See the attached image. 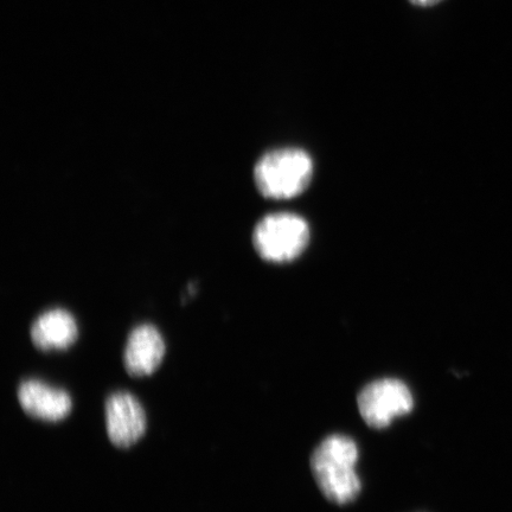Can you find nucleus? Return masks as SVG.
<instances>
[{
	"instance_id": "f257e3e1",
	"label": "nucleus",
	"mask_w": 512,
	"mask_h": 512,
	"mask_svg": "<svg viewBox=\"0 0 512 512\" xmlns=\"http://www.w3.org/2000/svg\"><path fill=\"white\" fill-rule=\"evenodd\" d=\"M357 460V445L347 435H330L313 451V478L331 503L348 504L360 495L362 485L355 470Z\"/></svg>"
},
{
	"instance_id": "f03ea898",
	"label": "nucleus",
	"mask_w": 512,
	"mask_h": 512,
	"mask_svg": "<svg viewBox=\"0 0 512 512\" xmlns=\"http://www.w3.org/2000/svg\"><path fill=\"white\" fill-rule=\"evenodd\" d=\"M312 176V158L296 147L265 153L254 169L256 188L262 196L272 200L297 197L309 187Z\"/></svg>"
},
{
	"instance_id": "7ed1b4c3",
	"label": "nucleus",
	"mask_w": 512,
	"mask_h": 512,
	"mask_svg": "<svg viewBox=\"0 0 512 512\" xmlns=\"http://www.w3.org/2000/svg\"><path fill=\"white\" fill-rule=\"evenodd\" d=\"M309 224L296 214L267 215L254 229L253 245L260 258L285 264L299 258L310 242Z\"/></svg>"
},
{
	"instance_id": "20e7f679",
	"label": "nucleus",
	"mask_w": 512,
	"mask_h": 512,
	"mask_svg": "<svg viewBox=\"0 0 512 512\" xmlns=\"http://www.w3.org/2000/svg\"><path fill=\"white\" fill-rule=\"evenodd\" d=\"M358 411L369 427L382 430L399 416L411 413L413 395L406 383L396 379L376 380L358 394Z\"/></svg>"
},
{
	"instance_id": "39448f33",
	"label": "nucleus",
	"mask_w": 512,
	"mask_h": 512,
	"mask_svg": "<svg viewBox=\"0 0 512 512\" xmlns=\"http://www.w3.org/2000/svg\"><path fill=\"white\" fill-rule=\"evenodd\" d=\"M108 438L119 448L137 443L146 431V414L140 402L130 393L108 396L105 403Z\"/></svg>"
},
{
	"instance_id": "423d86ee",
	"label": "nucleus",
	"mask_w": 512,
	"mask_h": 512,
	"mask_svg": "<svg viewBox=\"0 0 512 512\" xmlns=\"http://www.w3.org/2000/svg\"><path fill=\"white\" fill-rule=\"evenodd\" d=\"M166 347L160 332L155 326H137L130 337L124 352V366L133 377L149 376L162 364Z\"/></svg>"
},
{
	"instance_id": "0eeeda50",
	"label": "nucleus",
	"mask_w": 512,
	"mask_h": 512,
	"mask_svg": "<svg viewBox=\"0 0 512 512\" xmlns=\"http://www.w3.org/2000/svg\"><path fill=\"white\" fill-rule=\"evenodd\" d=\"M18 401L23 411L32 418L44 421H61L72 412V399L67 392L36 380L19 384Z\"/></svg>"
},
{
	"instance_id": "6e6552de",
	"label": "nucleus",
	"mask_w": 512,
	"mask_h": 512,
	"mask_svg": "<svg viewBox=\"0 0 512 512\" xmlns=\"http://www.w3.org/2000/svg\"><path fill=\"white\" fill-rule=\"evenodd\" d=\"M75 318L66 310L55 309L42 313L31 326V341L42 351L66 350L78 339Z\"/></svg>"
},
{
	"instance_id": "1a4fd4ad",
	"label": "nucleus",
	"mask_w": 512,
	"mask_h": 512,
	"mask_svg": "<svg viewBox=\"0 0 512 512\" xmlns=\"http://www.w3.org/2000/svg\"><path fill=\"white\" fill-rule=\"evenodd\" d=\"M412 4L416 6H433L441 2V0H409Z\"/></svg>"
}]
</instances>
